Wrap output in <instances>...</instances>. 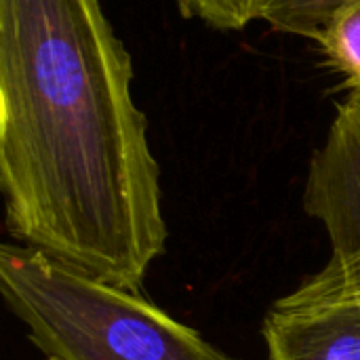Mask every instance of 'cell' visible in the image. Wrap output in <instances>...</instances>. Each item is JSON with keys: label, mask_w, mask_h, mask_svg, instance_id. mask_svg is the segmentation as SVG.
Wrapping results in <instances>:
<instances>
[{"label": "cell", "mask_w": 360, "mask_h": 360, "mask_svg": "<svg viewBox=\"0 0 360 360\" xmlns=\"http://www.w3.org/2000/svg\"><path fill=\"white\" fill-rule=\"evenodd\" d=\"M354 0H270L264 19L274 32L314 40L329 19Z\"/></svg>", "instance_id": "obj_5"}, {"label": "cell", "mask_w": 360, "mask_h": 360, "mask_svg": "<svg viewBox=\"0 0 360 360\" xmlns=\"http://www.w3.org/2000/svg\"><path fill=\"white\" fill-rule=\"evenodd\" d=\"M0 293L46 360H240L137 291L17 243L0 247Z\"/></svg>", "instance_id": "obj_2"}, {"label": "cell", "mask_w": 360, "mask_h": 360, "mask_svg": "<svg viewBox=\"0 0 360 360\" xmlns=\"http://www.w3.org/2000/svg\"><path fill=\"white\" fill-rule=\"evenodd\" d=\"M327 63L342 74L350 95L360 97V0L344 4L316 38Z\"/></svg>", "instance_id": "obj_4"}, {"label": "cell", "mask_w": 360, "mask_h": 360, "mask_svg": "<svg viewBox=\"0 0 360 360\" xmlns=\"http://www.w3.org/2000/svg\"><path fill=\"white\" fill-rule=\"evenodd\" d=\"M131 82V55L99 0H0L6 232L76 272L137 291L169 230Z\"/></svg>", "instance_id": "obj_1"}, {"label": "cell", "mask_w": 360, "mask_h": 360, "mask_svg": "<svg viewBox=\"0 0 360 360\" xmlns=\"http://www.w3.org/2000/svg\"><path fill=\"white\" fill-rule=\"evenodd\" d=\"M262 335L270 360H360V295L304 283L268 310Z\"/></svg>", "instance_id": "obj_3"}, {"label": "cell", "mask_w": 360, "mask_h": 360, "mask_svg": "<svg viewBox=\"0 0 360 360\" xmlns=\"http://www.w3.org/2000/svg\"><path fill=\"white\" fill-rule=\"evenodd\" d=\"M184 17L198 19L219 32H238L262 21L270 0H175Z\"/></svg>", "instance_id": "obj_6"}]
</instances>
